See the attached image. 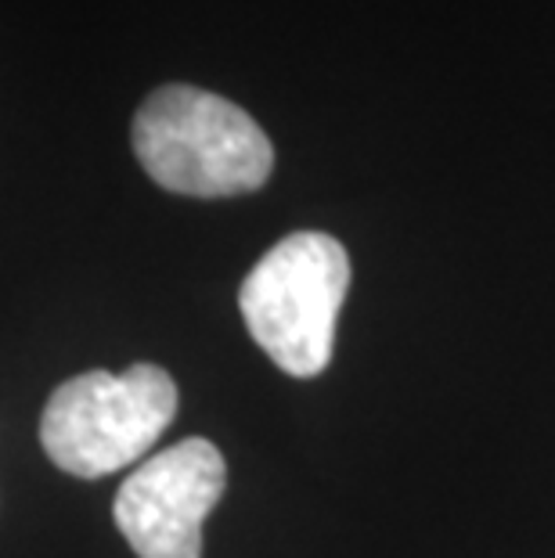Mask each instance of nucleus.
Segmentation results:
<instances>
[{
  "label": "nucleus",
  "mask_w": 555,
  "mask_h": 558,
  "mask_svg": "<svg viewBox=\"0 0 555 558\" xmlns=\"http://www.w3.org/2000/svg\"><path fill=\"white\" fill-rule=\"evenodd\" d=\"M177 418V386L159 364L87 372L51 393L40 418L47 458L69 476L101 480L134 465Z\"/></svg>",
  "instance_id": "obj_3"
},
{
  "label": "nucleus",
  "mask_w": 555,
  "mask_h": 558,
  "mask_svg": "<svg viewBox=\"0 0 555 558\" xmlns=\"http://www.w3.org/2000/svg\"><path fill=\"white\" fill-rule=\"evenodd\" d=\"M134 156L159 187L192 198L250 195L275 170V148L253 116L188 83L145 98L134 116Z\"/></svg>",
  "instance_id": "obj_1"
},
{
  "label": "nucleus",
  "mask_w": 555,
  "mask_h": 558,
  "mask_svg": "<svg viewBox=\"0 0 555 558\" xmlns=\"http://www.w3.org/2000/svg\"><path fill=\"white\" fill-rule=\"evenodd\" d=\"M350 289V256L333 234L297 231L250 270L239 311L256 347L292 378L322 375L333 361L336 317Z\"/></svg>",
  "instance_id": "obj_2"
},
{
  "label": "nucleus",
  "mask_w": 555,
  "mask_h": 558,
  "mask_svg": "<svg viewBox=\"0 0 555 558\" xmlns=\"http://www.w3.org/2000/svg\"><path fill=\"white\" fill-rule=\"evenodd\" d=\"M228 486L224 454L203 436L137 465L116 494V526L137 558H203V522Z\"/></svg>",
  "instance_id": "obj_4"
}]
</instances>
